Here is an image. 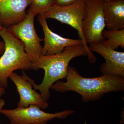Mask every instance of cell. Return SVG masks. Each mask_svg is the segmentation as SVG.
<instances>
[{
    "label": "cell",
    "mask_w": 124,
    "mask_h": 124,
    "mask_svg": "<svg viewBox=\"0 0 124 124\" xmlns=\"http://www.w3.org/2000/svg\"><path fill=\"white\" fill-rule=\"evenodd\" d=\"M107 40L102 42L103 44L110 49L116 50L119 47L124 48V29L121 30H105L102 33Z\"/></svg>",
    "instance_id": "obj_13"
},
{
    "label": "cell",
    "mask_w": 124,
    "mask_h": 124,
    "mask_svg": "<svg viewBox=\"0 0 124 124\" xmlns=\"http://www.w3.org/2000/svg\"><path fill=\"white\" fill-rule=\"evenodd\" d=\"M101 0L103 2H104L112 0Z\"/></svg>",
    "instance_id": "obj_19"
},
{
    "label": "cell",
    "mask_w": 124,
    "mask_h": 124,
    "mask_svg": "<svg viewBox=\"0 0 124 124\" xmlns=\"http://www.w3.org/2000/svg\"><path fill=\"white\" fill-rule=\"evenodd\" d=\"M29 9L36 16L44 14L51 6L55 4L56 0H31Z\"/></svg>",
    "instance_id": "obj_14"
},
{
    "label": "cell",
    "mask_w": 124,
    "mask_h": 124,
    "mask_svg": "<svg viewBox=\"0 0 124 124\" xmlns=\"http://www.w3.org/2000/svg\"><path fill=\"white\" fill-rule=\"evenodd\" d=\"M3 27L0 24V31H1ZM5 45L4 42L0 41V54L2 55L5 51Z\"/></svg>",
    "instance_id": "obj_16"
},
{
    "label": "cell",
    "mask_w": 124,
    "mask_h": 124,
    "mask_svg": "<svg viewBox=\"0 0 124 124\" xmlns=\"http://www.w3.org/2000/svg\"><path fill=\"white\" fill-rule=\"evenodd\" d=\"M101 0H86V15L82 23L83 33L86 44L102 42V35L106 27Z\"/></svg>",
    "instance_id": "obj_7"
},
{
    "label": "cell",
    "mask_w": 124,
    "mask_h": 124,
    "mask_svg": "<svg viewBox=\"0 0 124 124\" xmlns=\"http://www.w3.org/2000/svg\"><path fill=\"white\" fill-rule=\"evenodd\" d=\"M35 16L29 9L22 22L7 28L24 45L25 52L31 62V67L42 55V46L40 42L44 41L38 36L35 29L34 21Z\"/></svg>",
    "instance_id": "obj_5"
},
{
    "label": "cell",
    "mask_w": 124,
    "mask_h": 124,
    "mask_svg": "<svg viewBox=\"0 0 124 124\" xmlns=\"http://www.w3.org/2000/svg\"><path fill=\"white\" fill-rule=\"evenodd\" d=\"M87 56V53L83 45L68 46L61 53L52 55H41L31 69L37 70L40 69L45 71L42 82L36 84L30 78L35 90H39L42 98L46 101L50 97V89L56 81L65 79L67 75L69 62L74 58Z\"/></svg>",
    "instance_id": "obj_2"
},
{
    "label": "cell",
    "mask_w": 124,
    "mask_h": 124,
    "mask_svg": "<svg viewBox=\"0 0 124 124\" xmlns=\"http://www.w3.org/2000/svg\"><path fill=\"white\" fill-rule=\"evenodd\" d=\"M1 55V54H0V55Z\"/></svg>",
    "instance_id": "obj_20"
},
{
    "label": "cell",
    "mask_w": 124,
    "mask_h": 124,
    "mask_svg": "<svg viewBox=\"0 0 124 124\" xmlns=\"http://www.w3.org/2000/svg\"><path fill=\"white\" fill-rule=\"evenodd\" d=\"M38 20L42 27L44 34V44L42 46V55H54L61 53L68 46L83 45L80 39H74L64 38L49 29L44 14L38 15Z\"/></svg>",
    "instance_id": "obj_10"
},
{
    "label": "cell",
    "mask_w": 124,
    "mask_h": 124,
    "mask_svg": "<svg viewBox=\"0 0 124 124\" xmlns=\"http://www.w3.org/2000/svg\"><path fill=\"white\" fill-rule=\"evenodd\" d=\"M5 104V100L1 98L0 99V113L1 109H2L3 107L4 106Z\"/></svg>",
    "instance_id": "obj_17"
},
{
    "label": "cell",
    "mask_w": 124,
    "mask_h": 124,
    "mask_svg": "<svg viewBox=\"0 0 124 124\" xmlns=\"http://www.w3.org/2000/svg\"><path fill=\"white\" fill-rule=\"evenodd\" d=\"M31 0H0V24L8 28L22 22Z\"/></svg>",
    "instance_id": "obj_11"
},
{
    "label": "cell",
    "mask_w": 124,
    "mask_h": 124,
    "mask_svg": "<svg viewBox=\"0 0 124 124\" xmlns=\"http://www.w3.org/2000/svg\"><path fill=\"white\" fill-rule=\"evenodd\" d=\"M65 79L66 82L56 81L50 89L62 93L74 91L81 96L85 102L100 100L104 94L111 92L124 90V77L102 74L99 77L86 78L81 75L75 68L69 66Z\"/></svg>",
    "instance_id": "obj_1"
},
{
    "label": "cell",
    "mask_w": 124,
    "mask_h": 124,
    "mask_svg": "<svg viewBox=\"0 0 124 124\" xmlns=\"http://www.w3.org/2000/svg\"><path fill=\"white\" fill-rule=\"evenodd\" d=\"M86 0H79L65 6L54 4L44 14L46 19H53L66 23L77 30L80 39L87 53L89 62L94 63L97 58L90 51L86 44L82 29V23L86 15Z\"/></svg>",
    "instance_id": "obj_4"
},
{
    "label": "cell",
    "mask_w": 124,
    "mask_h": 124,
    "mask_svg": "<svg viewBox=\"0 0 124 124\" xmlns=\"http://www.w3.org/2000/svg\"><path fill=\"white\" fill-rule=\"evenodd\" d=\"M90 51L101 55L105 62L101 64L100 71L102 74L118 76L124 77V53L108 48L102 42L90 44Z\"/></svg>",
    "instance_id": "obj_9"
},
{
    "label": "cell",
    "mask_w": 124,
    "mask_h": 124,
    "mask_svg": "<svg viewBox=\"0 0 124 124\" xmlns=\"http://www.w3.org/2000/svg\"><path fill=\"white\" fill-rule=\"evenodd\" d=\"M73 110H63L55 113H49L42 110L36 105L13 109H2L0 113L10 121V124H46L51 120L64 119L75 113Z\"/></svg>",
    "instance_id": "obj_6"
},
{
    "label": "cell",
    "mask_w": 124,
    "mask_h": 124,
    "mask_svg": "<svg viewBox=\"0 0 124 124\" xmlns=\"http://www.w3.org/2000/svg\"><path fill=\"white\" fill-rule=\"evenodd\" d=\"M5 92V88L0 86V99L4 94Z\"/></svg>",
    "instance_id": "obj_18"
},
{
    "label": "cell",
    "mask_w": 124,
    "mask_h": 124,
    "mask_svg": "<svg viewBox=\"0 0 124 124\" xmlns=\"http://www.w3.org/2000/svg\"><path fill=\"white\" fill-rule=\"evenodd\" d=\"M9 78L15 85L19 95L18 107L26 108L31 105H35L42 109H46L48 107L47 101L44 100L41 94L33 89L30 78L27 75L24 70H22V76L13 72Z\"/></svg>",
    "instance_id": "obj_8"
},
{
    "label": "cell",
    "mask_w": 124,
    "mask_h": 124,
    "mask_svg": "<svg viewBox=\"0 0 124 124\" xmlns=\"http://www.w3.org/2000/svg\"><path fill=\"white\" fill-rule=\"evenodd\" d=\"M0 37L4 40L5 51L0 58V86L5 88L8 85V78L14 71L18 69L28 70L32 63L24 50L22 42L3 27Z\"/></svg>",
    "instance_id": "obj_3"
},
{
    "label": "cell",
    "mask_w": 124,
    "mask_h": 124,
    "mask_svg": "<svg viewBox=\"0 0 124 124\" xmlns=\"http://www.w3.org/2000/svg\"><path fill=\"white\" fill-rule=\"evenodd\" d=\"M103 11L105 25L109 30L124 29V0L103 2Z\"/></svg>",
    "instance_id": "obj_12"
},
{
    "label": "cell",
    "mask_w": 124,
    "mask_h": 124,
    "mask_svg": "<svg viewBox=\"0 0 124 124\" xmlns=\"http://www.w3.org/2000/svg\"><path fill=\"white\" fill-rule=\"evenodd\" d=\"M79 0H56L55 4L59 6H65L72 4Z\"/></svg>",
    "instance_id": "obj_15"
}]
</instances>
